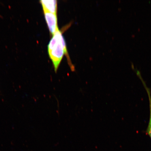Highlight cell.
<instances>
[{"label":"cell","mask_w":151,"mask_h":151,"mask_svg":"<svg viewBox=\"0 0 151 151\" xmlns=\"http://www.w3.org/2000/svg\"><path fill=\"white\" fill-rule=\"evenodd\" d=\"M49 56L53 64L55 71L57 72L64 55H67L65 40L59 29L53 35L48 46Z\"/></svg>","instance_id":"cell-1"},{"label":"cell","mask_w":151,"mask_h":151,"mask_svg":"<svg viewBox=\"0 0 151 151\" xmlns=\"http://www.w3.org/2000/svg\"><path fill=\"white\" fill-rule=\"evenodd\" d=\"M46 19L49 30L52 35H53L58 29L57 14L44 11Z\"/></svg>","instance_id":"cell-2"},{"label":"cell","mask_w":151,"mask_h":151,"mask_svg":"<svg viewBox=\"0 0 151 151\" xmlns=\"http://www.w3.org/2000/svg\"><path fill=\"white\" fill-rule=\"evenodd\" d=\"M43 11L57 14V2L55 0L40 1Z\"/></svg>","instance_id":"cell-3"},{"label":"cell","mask_w":151,"mask_h":151,"mask_svg":"<svg viewBox=\"0 0 151 151\" xmlns=\"http://www.w3.org/2000/svg\"><path fill=\"white\" fill-rule=\"evenodd\" d=\"M139 78H140L142 82L143 86L146 89L147 94H148V99L149 101V105H150V119L148 127H147L146 131V133L150 137L151 139V93L150 88H148L147 86L145 81L143 80L141 75H139Z\"/></svg>","instance_id":"cell-4"}]
</instances>
